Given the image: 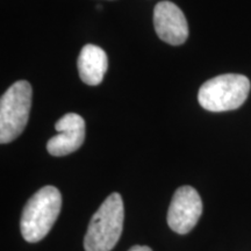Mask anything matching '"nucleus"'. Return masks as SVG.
<instances>
[{"label":"nucleus","instance_id":"1a4fd4ad","mask_svg":"<svg viewBox=\"0 0 251 251\" xmlns=\"http://www.w3.org/2000/svg\"><path fill=\"white\" fill-rule=\"evenodd\" d=\"M128 251H152V250L147 246H135V247H131Z\"/></svg>","mask_w":251,"mask_h":251},{"label":"nucleus","instance_id":"423d86ee","mask_svg":"<svg viewBox=\"0 0 251 251\" xmlns=\"http://www.w3.org/2000/svg\"><path fill=\"white\" fill-rule=\"evenodd\" d=\"M153 25L159 39L171 46L183 45L188 36V25L181 9L171 1H161L153 11Z\"/></svg>","mask_w":251,"mask_h":251},{"label":"nucleus","instance_id":"f03ea898","mask_svg":"<svg viewBox=\"0 0 251 251\" xmlns=\"http://www.w3.org/2000/svg\"><path fill=\"white\" fill-rule=\"evenodd\" d=\"M124 220L122 198L119 193H112L91 219L84 238L85 251H111L120 240Z\"/></svg>","mask_w":251,"mask_h":251},{"label":"nucleus","instance_id":"6e6552de","mask_svg":"<svg viewBox=\"0 0 251 251\" xmlns=\"http://www.w3.org/2000/svg\"><path fill=\"white\" fill-rule=\"evenodd\" d=\"M80 79L87 85H99L108 69L106 52L98 46L86 45L83 47L77 62Z\"/></svg>","mask_w":251,"mask_h":251},{"label":"nucleus","instance_id":"f257e3e1","mask_svg":"<svg viewBox=\"0 0 251 251\" xmlns=\"http://www.w3.org/2000/svg\"><path fill=\"white\" fill-rule=\"evenodd\" d=\"M62 208V196L55 186L40 188L28 200L21 215V234L27 242L36 243L47 236Z\"/></svg>","mask_w":251,"mask_h":251},{"label":"nucleus","instance_id":"39448f33","mask_svg":"<svg viewBox=\"0 0 251 251\" xmlns=\"http://www.w3.org/2000/svg\"><path fill=\"white\" fill-rule=\"evenodd\" d=\"M202 213V201L192 186L176 191L168 212V225L175 233L187 234L196 227Z\"/></svg>","mask_w":251,"mask_h":251},{"label":"nucleus","instance_id":"20e7f679","mask_svg":"<svg viewBox=\"0 0 251 251\" xmlns=\"http://www.w3.org/2000/svg\"><path fill=\"white\" fill-rule=\"evenodd\" d=\"M30 84L26 80L14 83L0 100V142L9 143L23 133L31 108Z\"/></svg>","mask_w":251,"mask_h":251},{"label":"nucleus","instance_id":"0eeeda50","mask_svg":"<svg viewBox=\"0 0 251 251\" xmlns=\"http://www.w3.org/2000/svg\"><path fill=\"white\" fill-rule=\"evenodd\" d=\"M57 135L48 141L47 149L50 155L61 157L75 152L85 140V121L76 113H68L56 122Z\"/></svg>","mask_w":251,"mask_h":251},{"label":"nucleus","instance_id":"7ed1b4c3","mask_svg":"<svg viewBox=\"0 0 251 251\" xmlns=\"http://www.w3.org/2000/svg\"><path fill=\"white\" fill-rule=\"evenodd\" d=\"M250 92V80L243 75L226 74L207 80L198 100L209 112L233 111L243 105Z\"/></svg>","mask_w":251,"mask_h":251}]
</instances>
